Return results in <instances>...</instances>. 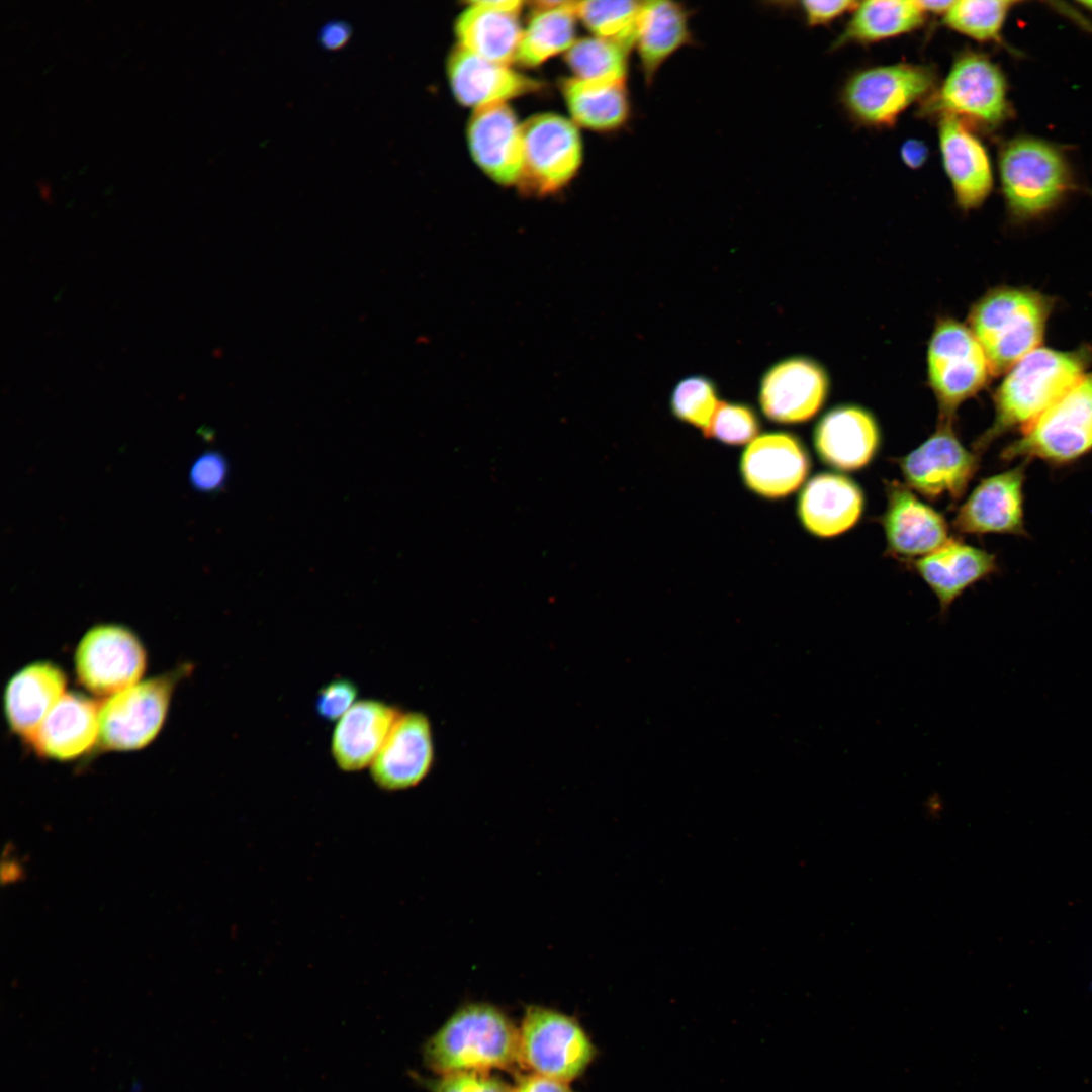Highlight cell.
Wrapping results in <instances>:
<instances>
[{"instance_id": "1", "label": "cell", "mask_w": 1092, "mask_h": 1092, "mask_svg": "<svg viewBox=\"0 0 1092 1092\" xmlns=\"http://www.w3.org/2000/svg\"><path fill=\"white\" fill-rule=\"evenodd\" d=\"M1091 362L1092 349L1086 346L1069 351L1038 347L1025 355L997 387L994 420L973 450L981 455L1003 434L1022 431L1066 393Z\"/></svg>"}, {"instance_id": "2", "label": "cell", "mask_w": 1092, "mask_h": 1092, "mask_svg": "<svg viewBox=\"0 0 1092 1092\" xmlns=\"http://www.w3.org/2000/svg\"><path fill=\"white\" fill-rule=\"evenodd\" d=\"M423 1056L441 1075L512 1070L519 1063V1030L497 1007L466 1004L428 1039Z\"/></svg>"}, {"instance_id": "3", "label": "cell", "mask_w": 1092, "mask_h": 1092, "mask_svg": "<svg viewBox=\"0 0 1092 1092\" xmlns=\"http://www.w3.org/2000/svg\"><path fill=\"white\" fill-rule=\"evenodd\" d=\"M1055 300L1028 287L1000 286L973 306L969 328L981 344L993 375L1006 373L1040 347Z\"/></svg>"}, {"instance_id": "4", "label": "cell", "mask_w": 1092, "mask_h": 1092, "mask_svg": "<svg viewBox=\"0 0 1092 1092\" xmlns=\"http://www.w3.org/2000/svg\"><path fill=\"white\" fill-rule=\"evenodd\" d=\"M1002 452L1004 460H1040L1052 465L1074 462L1092 451V372L1066 393Z\"/></svg>"}, {"instance_id": "5", "label": "cell", "mask_w": 1092, "mask_h": 1092, "mask_svg": "<svg viewBox=\"0 0 1092 1092\" xmlns=\"http://www.w3.org/2000/svg\"><path fill=\"white\" fill-rule=\"evenodd\" d=\"M999 173L1003 195L1018 219L1039 216L1055 207L1071 186L1064 156L1036 139L1019 138L1001 150Z\"/></svg>"}, {"instance_id": "6", "label": "cell", "mask_w": 1092, "mask_h": 1092, "mask_svg": "<svg viewBox=\"0 0 1092 1092\" xmlns=\"http://www.w3.org/2000/svg\"><path fill=\"white\" fill-rule=\"evenodd\" d=\"M597 1050L576 1019L544 1006L526 1008L519 1029V1064L562 1082L579 1077Z\"/></svg>"}, {"instance_id": "7", "label": "cell", "mask_w": 1092, "mask_h": 1092, "mask_svg": "<svg viewBox=\"0 0 1092 1092\" xmlns=\"http://www.w3.org/2000/svg\"><path fill=\"white\" fill-rule=\"evenodd\" d=\"M927 365L930 386L939 404V422H953L957 407L984 388L993 375L971 329L951 318L936 325Z\"/></svg>"}, {"instance_id": "8", "label": "cell", "mask_w": 1092, "mask_h": 1092, "mask_svg": "<svg viewBox=\"0 0 1092 1092\" xmlns=\"http://www.w3.org/2000/svg\"><path fill=\"white\" fill-rule=\"evenodd\" d=\"M1006 89L997 65L982 54L966 52L954 60L946 78L925 102L923 113L995 127L1008 115Z\"/></svg>"}, {"instance_id": "9", "label": "cell", "mask_w": 1092, "mask_h": 1092, "mask_svg": "<svg viewBox=\"0 0 1092 1092\" xmlns=\"http://www.w3.org/2000/svg\"><path fill=\"white\" fill-rule=\"evenodd\" d=\"M936 77L924 65L877 66L852 75L842 90V103L860 123L892 126L914 102L933 93Z\"/></svg>"}, {"instance_id": "10", "label": "cell", "mask_w": 1092, "mask_h": 1092, "mask_svg": "<svg viewBox=\"0 0 1092 1092\" xmlns=\"http://www.w3.org/2000/svg\"><path fill=\"white\" fill-rule=\"evenodd\" d=\"M523 170L519 184L530 193L549 194L566 185L582 161V144L574 123L552 114H537L522 124Z\"/></svg>"}, {"instance_id": "11", "label": "cell", "mask_w": 1092, "mask_h": 1092, "mask_svg": "<svg viewBox=\"0 0 1092 1092\" xmlns=\"http://www.w3.org/2000/svg\"><path fill=\"white\" fill-rule=\"evenodd\" d=\"M980 455L957 436L952 422H939L922 444L897 460L906 485L924 497L959 502L979 468Z\"/></svg>"}, {"instance_id": "12", "label": "cell", "mask_w": 1092, "mask_h": 1092, "mask_svg": "<svg viewBox=\"0 0 1092 1092\" xmlns=\"http://www.w3.org/2000/svg\"><path fill=\"white\" fill-rule=\"evenodd\" d=\"M175 679L170 674L151 678L107 699L99 711L101 745L126 751L149 744L161 729Z\"/></svg>"}, {"instance_id": "13", "label": "cell", "mask_w": 1092, "mask_h": 1092, "mask_svg": "<svg viewBox=\"0 0 1092 1092\" xmlns=\"http://www.w3.org/2000/svg\"><path fill=\"white\" fill-rule=\"evenodd\" d=\"M145 665L143 645L121 625H98L90 629L75 654L79 681L98 696H113L134 686Z\"/></svg>"}, {"instance_id": "14", "label": "cell", "mask_w": 1092, "mask_h": 1092, "mask_svg": "<svg viewBox=\"0 0 1092 1092\" xmlns=\"http://www.w3.org/2000/svg\"><path fill=\"white\" fill-rule=\"evenodd\" d=\"M1026 462L984 478L959 507L952 527L960 534L1025 535Z\"/></svg>"}, {"instance_id": "15", "label": "cell", "mask_w": 1092, "mask_h": 1092, "mask_svg": "<svg viewBox=\"0 0 1092 1092\" xmlns=\"http://www.w3.org/2000/svg\"><path fill=\"white\" fill-rule=\"evenodd\" d=\"M828 389V377L822 366L807 357H790L763 374L759 404L772 422L803 423L819 412Z\"/></svg>"}, {"instance_id": "16", "label": "cell", "mask_w": 1092, "mask_h": 1092, "mask_svg": "<svg viewBox=\"0 0 1092 1092\" xmlns=\"http://www.w3.org/2000/svg\"><path fill=\"white\" fill-rule=\"evenodd\" d=\"M887 505L880 521L891 556L911 562L944 545L951 537L944 517L907 485L886 484Z\"/></svg>"}, {"instance_id": "17", "label": "cell", "mask_w": 1092, "mask_h": 1092, "mask_svg": "<svg viewBox=\"0 0 1092 1092\" xmlns=\"http://www.w3.org/2000/svg\"><path fill=\"white\" fill-rule=\"evenodd\" d=\"M810 465L808 452L799 438L778 431L762 434L749 443L740 460V472L752 492L777 499L803 484Z\"/></svg>"}, {"instance_id": "18", "label": "cell", "mask_w": 1092, "mask_h": 1092, "mask_svg": "<svg viewBox=\"0 0 1092 1092\" xmlns=\"http://www.w3.org/2000/svg\"><path fill=\"white\" fill-rule=\"evenodd\" d=\"M468 146L479 168L502 185L519 183L523 170L522 124L506 102L475 108L467 127Z\"/></svg>"}, {"instance_id": "19", "label": "cell", "mask_w": 1092, "mask_h": 1092, "mask_svg": "<svg viewBox=\"0 0 1092 1092\" xmlns=\"http://www.w3.org/2000/svg\"><path fill=\"white\" fill-rule=\"evenodd\" d=\"M434 761L429 719L420 712L400 713L370 765L373 782L388 791L418 785Z\"/></svg>"}, {"instance_id": "20", "label": "cell", "mask_w": 1092, "mask_h": 1092, "mask_svg": "<svg viewBox=\"0 0 1092 1092\" xmlns=\"http://www.w3.org/2000/svg\"><path fill=\"white\" fill-rule=\"evenodd\" d=\"M938 140L943 168L957 204L963 210L979 207L993 186L986 149L966 122L951 116L940 117Z\"/></svg>"}, {"instance_id": "21", "label": "cell", "mask_w": 1092, "mask_h": 1092, "mask_svg": "<svg viewBox=\"0 0 1092 1092\" xmlns=\"http://www.w3.org/2000/svg\"><path fill=\"white\" fill-rule=\"evenodd\" d=\"M881 435L871 413L856 405L829 411L816 425L813 435L820 459L839 470L866 467L877 454Z\"/></svg>"}, {"instance_id": "22", "label": "cell", "mask_w": 1092, "mask_h": 1092, "mask_svg": "<svg viewBox=\"0 0 1092 1092\" xmlns=\"http://www.w3.org/2000/svg\"><path fill=\"white\" fill-rule=\"evenodd\" d=\"M447 75L455 98L478 108L535 92L542 84L507 65L485 60L457 46L447 61Z\"/></svg>"}, {"instance_id": "23", "label": "cell", "mask_w": 1092, "mask_h": 1092, "mask_svg": "<svg viewBox=\"0 0 1092 1092\" xmlns=\"http://www.w3.org/2000/svg\"><path fill=\"white\" fill-rule=\"evenodd\" d=\"M864 508L861 488L850 478L831 472L813 476L803 487L797 512L812 535L829 538L852 528Z\"/></svg>"}, {"instance_id": "24", "label": "cell", "mask_w": 1092, "mask_h": 1092, "mask_svg": "<svg viewBox=\"0 0 1092 1092\" xmlns=\"http://www.w3.org/2000/svg\"><path fill=\"white\" fill-rule=\"evenodd\" d=\"M909 564L935 595L941 616L968 587L998 569L994 554L953 538Z\"/></svg>"}, {"instance_id": "25", "label": "cell", "mask_w": 1092, "mask_h": 1092, "mask_svg": "<svg viewBox=\"0 0 1092 1092\" xmlns=\"http://www.w3.org/2000/svg\"><path fill=\"white\" fill-rule=\"evenodd\" d=\"M400 713L380 700L357 701L338 720L332 734L331 752L338 767L357 771L370 766Z\"/></svg>"}, {"instance_id": "26", "label": "cell", "mask_w": 1092, "mask_h": 1092, "mask_svg": "<svg viewBox=\"0 0 1092 1092\" xmlns=\"http://www.w3.org/2000/svg\"><path fill=\"white\" fill-rule=\"evenodd\" d=\"M66 675L55 664L36 662L15 673L4 693L9 727L31 742L41 723L64 696Z\"/></svg>"}, {"instance_id": "27", "label": "cell", "mask_w": 1092, "mask_h": 1092, "mask_svg": "<svg viewBox=\"0 0 1092 1092\" xmlns=\"http://www.w3.org/2000/svg\"><path fill=\"white\" fill-rule=\"evenodd\" d=\"M98 704L81 694L67 693L48 714L31 740L49 758L70 760L88 751L99 736Z\"/></svg>"}, {"instance_id": "28", "label": "cell", "mask_w": 1092, "mask_h": 1092, "mask_svg": "<svg viewBox=\"0 0 1092 1092\" xmlns=\"http://www.w3.org/2000/svg\"><path fill=\"white\" fill-rule=\"evenodd\" d=\"M692 41L689 13L679 3L644 1L639 13L635 47L647 85L665 61Z\"/></svg>"}, {"instance_id": "29", "label": "cell", "mask_w": 1092, "mask_h": 1092, "mask_svg": "<svg viewBox=\"0 0 1092 1092\" xmlns=\"http://www.w3.org/2000/svg\"><path fill=\"white\" fill-rule=\"evenodd\" d=\"M455 22L458 44L494 63L509 65L516 56L523 30L518 13L467 2Z\"/></svg>"}, {"instance_id": "30", "label": "cell", "mask_w": 1092, "mask_h": 1092, "mask_svg": "<svg viewBox=\"0 0 1092 1092\" xmlns=\"http://www.w3.org/2000/svg\"><path fill=\"white\" fill-rule=\"evenodd\" d=\"M561 91L573 121L582 127L610 131L628 120L625 82H586L572 77L561 82Z\"/></svg>"}, {"instance_id": "31", "label": "cell", "mask_w": 1092, "mask_h": 1092, "mask_svg": "<svg viewBox=\"0 0 1092 1092\" xmlns=\"http://www.w3.org/2000/svg\"><path fill=\"white\" fill-rule=\"evenodd\" d=\"M917 1L871 0L858 2L833 48L870 43L896 37L920 27L925 18Z\"/></svg>"}, {"instance_id": "32", "label": "cell", "mask_w": 1092, "mask_h": 1092, "mask_svg": "<svg viewBox=\"0 0 1092 1092\" xmlns=\"http://www.w3.org/2000/svg\"><path fill=\"white\" fill-rule=\"evenodd\" d=\"M575 1H562L552 8L535 9L523 30L516 61L536 67L575 42Z\"/></svg>"}, {"instance_id": "33", "label": "cell", "mask_w": 1092, "mask_h": 1092, "mask_svg": "<svg viewBox=\"0 0 1092 1092\" xmlns=\"http://www.w3.org/2000/svg\"><path fill=\"white\" fill-rule=\"evenodd\" d=\"M642 2L575 1L574 11L595 36L615 42L625 51L635 47L637 23Z\"/></svg>"}, {"instance_id": "34", "label": "cell", "mask_w": 1092, "mask_h": 1092, "mask_svg": "<svg viewBox=\"0 0 1092 1092\" xmlns=\"http://www.w3.org/2000/svg\"><path fill=\"white\" fill-rule=\"evenodd\" d=\"M628 52L619 44L600 38L576 40L566 52L565 60L574 78L586 82H625Z\"/></svg>"}, {"instance_id": "35", "label": "cell", "mask_w": 1092, "mask_h": 1092, "mask_svg": "<svg viewBox=\"0 0 1092 1092\" xmlns=\"http://www.w3.org/2000/svg\"><path fill=\"white\" fill-rule=\"evenodd\" d=\"M1017 4L1009 0H960L954 1L943 16V23L950 29L978 41H995L1000 38L1006 17Z\"/></svg>"}, {"instance_id": "36", "label": "cell", "mask_w": 1092, "mask_h": 1092, "mask_svg": "<svg viewBox=\"0 0 1092 1092\" xmlns=\"http://www.w3.org/2000/svg\"><path fill=\"white\" fill-rule=\"evenodd\" d=\"M715 383L706 376L693 375L681 379L670 397L672 414L685 423L703 430L709 427L718 407Z\"/></svg>"}, {"instance_id": "37", "label": "cell", "mask_w": 1092, "mask_h": 1092, "mask_svg": "<svg viewBox=\"0 0 1092 1092\" xmlns=\"http://www.w3.org/2000/svg\"><path fill=\"white\" fill-rule=\"evenodd\" d=\"M759 429L760 421L752 406L739 402H720L703 434L724 444L736 446L752 442Z\"/></svg>"}, {"instance_id": "38", "label": "cell", "mask_w": 1092, "mask_h": 1092, "mask_svg": "<svg viewBox=\"0 0 1092 1092\" xmlns=\"http://www.w3.org/2000/svg\"><path fill=\"white\" fill-rule=\"evenodd\" d=\"M430 1092H514L513 1087L488 1072L469 1071L421 1080Z\"/></svg>"}, {"instance_id": "39", "label": "cell", "mask_w": 1092, "mask_h": 1092, "mask_svg": "<svg viewBox=\"0 0 1092 1092\" xmlns=\"http://www.w3.org/2000/svg\"><path fill=\"white\" fill-rule=\"evenodd\" d=\"M359 689L348 678H336L324 685L315 699V711L324 720L338 721L356 702Z\"/></svg>"}, {"instance_id": "40", "label": "cell", "mask_w": 1092, "mask_h": 1092, "mask_svg": "<svg viewBox=\"0 0 1092 1092\" xmlns=\"http://www.w3.org/2000/svg\"><path fill=\"white\" fill-rule=\"evenodd\" d=\"M229 473L226 458L218 451H205L191 464L189 482L202 493H216L225 484Z\"/></svg>"}, {"instance_id": "41", "label": "cell", "mask_w": 1092, "mask_h": 1092, "mask_svg": "<svg viewBox=\"0 0 1092 1092\" xmlns=\"http://www.w3.org/2000/svg\"><path fill=\"white\" fill-rule=\"evenodd\" d=\"M857 4L858 2L851 0H807L801 3V8L807 24L819 26L828 24L849 11L852 12Z\"/></svg>"}, {"instance_id": "42", "label": "cell", "mask_w": 1092, "mask_h": 1092, "mask_svg": "<svg viewBox=\"0 0 1092 1092\" xmlns=\"http://www.w3.org/2000/svg\"><path fill=\"white\" fill-rule=\"evenodd\" d=\"M352 32V25L348 21L331 19L320 27L317 40L327 50H337L349 41Z\"/></svg>"}, {"instance_id": "43", "label": "cell", "mask_w": 1092, "mask_h": 1092, "mask_svg": "<svg viewBox=\"0 0 1092 1092\" xmlns=\"http://www.w3.org/2000/svg\"><path fill=\"white\" fill-rule=\"evenodd\" d=\"M514 1092H574L566 1082L539 1074L520 1076Z\"/></svg>"}, {"instance_id": "44", "label": "cell", "mask_w": 1092, "mask_h": 1092, "mask_svg": "<svg viewBox=\"0 0 1092 1092\" xmlns=\"http://www.w3.org/2000/svg\"><path fill=\"white\" fill-rule=\"evenodd\" d=\"M929 149L926 144L917 139H910L903 143L900 156L904 164L911 169H919L927 161Z\"/></svg>"}, {"instance_id": "45", "label": "cell", "mask_w": 1092, "mask_h": 1092, "mask_svg": "<svg viewBox=\"0 0 1092 1092\" xmlns=\"http://www.w3.org/2000/svg\"><path fill=\"white\" fill-rule=\"evenodd\" d=\"M953 2L954 1L919 0L917 1V4L925 14L932 13L944 16Z\"/></svg>"}, {"instance_id": "46", "label": "cell", "mask_w": 1092, "mask_h": 1092, "mask_svg": "<svg viewBox=\"0 0 1092 1092\" xmlns=\"http://www.w3.org/2000/svg\"><path fill=\"white\" fill-rule=\"evenodd\" d=\"M1081 4L1086 6V8H1089V9L1092 10V1L1081 2Z\"/></svg>"}]
</instances>
